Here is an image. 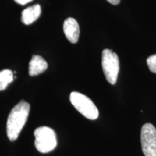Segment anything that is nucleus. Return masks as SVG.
I'll return each mask as SVG.
<instances>
[{
    "label": "nucleus",
    "instance_id": "obj_12",
    "mask_svg": "<svg viewBox=\"0 0 156 156\" xmlns=\"http://www.w3.org/2000/svg\"><path fill=\"white\" fill-rule=\"evenodd\" d=\"M106 1H108L109 3L112 4L114 5H117L120 2V0H106Z\"/></svg>",
    "mask_w": 156,
    "mask_h": 156
},
{
    "label": "nucleus",
    "instance_id": "obj_5",
    "mask_svg": "<svg viewBox=\"0 0 156 156\" xmlns=\"http://www.w3.org/2000/svg\"><path fill=\"white\" fill-rule=\"evenodd\" d=\"M140 140L145 156H156V129L153 124L147 123L142 126Z\"/></svg>",
    "mask_w": 156,
    "mask_h": 156
},
{
    "label": "nucleus",
    "instance_id": "obj_4",
    "mask_svg": "<svg viewBox=\"0 0 156 156\" xmlns=\"http://www.w3.org/2000/svg\"><path fill=\"white\" fill-rule=\"evenodd\" d=\"M102 68L107 81L112 85L116 83L119 72V59L118 55L110 49L102 52Z\"/></svg>",
    "mask_w": 156,
    "mask_h": 156
},
{
    "label": "nucleus",
    "instance_id": "obj_1",
    "mask_svg": "<svg viewBox=\"0 0 156 156\" xmlns=\"http://www.w3.org/2000/svg\"><path fill=\"white\" fill-rule=\"evenodd\" d=\"M30 112V104L25 101L17 103L9 113L7 122V134L10 141H15L25 126Z\"/></svg>",
    "mask_w": 156,
    "mask_h": 156
},
{
    "label": "nucleus",
    "instance_id": "obj_6",
    "mask_svg": "<svg viewBox=\"0 0 156 156\" xmlns=\"http://www.w3.org/2000/svg\"><path fill=\"white\" fill-rule=\"evenodd\" d=\"M64 33L66 38L72 44H76L80 36V27L75 19L69 17L64 21L63 25Z\"/></svg>",
    "mask_w": 156,
    "mask_h": 156
},
{
    "label": "nucleus",
    "instance_id": "obj_2",
    "mask_svg": "<svg viewBox=\"0 0 156 156\" xmlns=\"http://www.w3.org/2000/svg\"><path fill=\"white\" fill-rule=\"evenodd\" d=\"M35 146L42 153L52 151L57 145V140L55 132L48 126H40L34 131Z\"/></svg>",
    "mask_w": 156,
    "mask_h": 156
},
{
    "label": "nucleus",
    "instance_id": "obj_3",
    "mask_svg": "<svg viewBox=\"0 0 156 156\" xmlns=\"http://www.w3.org/2000/svg\"><path fill=\"white\" fill-rule=\"evenodd\" d=\"M69 100L78 112L88 119L95 120L98 117V109L86 95L75 91L70 94Z\"/></svg>",
    "mask_w": 156,
    "mask_h": 156
},
{
    "label": "nucleus",
    "instance_id": "obj_8",
    "mask_svg": "<svg viewBox=\"0 0 156 156\" xmlns=\"http://www.w3.org/2000/svg\"><path fill=\"white\" fill-rule=\"evenodd\" d=\"M41 14V8L39 5H35L22 12L21 20L25 25H30L36 21Z\"/></svg>",
    "mask_w": 156,
    "mask_h": 156
},
{
    "label": "nucleus",
    "instance_id": "obj_10",
    "mask_svg": "<svg viewBox=\"0 0 156 156\" xmlns=\"http://www.w3.org/2000/svg\"><path fill=\"white\" fill-rule=\"evenodd\" d=\"M147 64L149 69L152 73H156V54L152 55L147 58Z\"/></svg>",
    "mask_w": 156,
    "mask_h": 156
},
{
    "label": "nucleus",
    "instance_id": "obj_11",
    "mask_svg": "<svg viewBox=\"0 0 156 156\" xmlns=\"http://www.w3.org/2000/svg\"><path fill=\"white\" fill-rule=\"evenodd\" d=\"M32 1L33 0H15V2H16L17 4H19V5H25Z\"/></svg>",
    "mask_w": 156,
    "mask_h": 156
},
{
    "label": "nucleus",
    "instance_id": "obj_9",
    "mask_svg": "<svg viewBox=\"0 0 156 156\" xmlns=\"http://www.w3.org/2000/svg\"><path fill=\"white\" fill-rule=\"evenodd\" d=\"M14 75L10 69H4L0 72V91L7 88L9 83H12Z\"/></svg>",
    "mask_w": 156,
    "mask_h": 156
},
{
    "label": "nucleus",
    "instance_id": "obj_7",
    "mask_svg": "<svg viewBox=\"0 0 156 156\" xmlns=\"http://www.w3.org/2000/svg\"><path fill=\"white\" fill-rule=\"evenodd\" d=\"M48 68V64L46 60L41 56L34 55L29 63V75L36 76L46 71Z\"/></svg>",
    "mask_w": 156,
    "mask_h": 156
}]
</instances>
